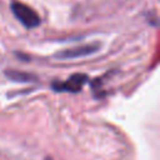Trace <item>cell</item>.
<instances>
[{
    "instance_id": "5b68a950",
    "label": "cell",
    "mask_w": 160,
    "mask_h": 160,
    "mask_svg": "<svg viewBox=\"0 0 160 160\" xmlns=\"http://www.w3.org/2000/svg\"><path fill=\"white\" fill-rule=\"evenodd\" d=\"M45 160H52V159H51V158H49V156H48V158H45Z\"/></svg>"
},
{
    "instance_id": "6da1fadb",
    "label": "cell",
    "mask_w": 160,
    "mask_h": 160,
    "mask_svg": "<svg viewBox=\"0 0 160 160\" xmlns=\"http://www.w3.org/2000/svg\"><path fill=\"white\" fill-rule=\"evenodd\" d=\"M11 11L15 15V18L28 29L36 28L40 24V18H39L38 12L22 2H18V1L12 2Z\"/></svg>"
},
{
    "instance_id": "7a4b0ae2",
    "label": "cell",
    "mask_w": 160,
    "mask_h": 160,
    "mask_svg": "<svg viewBox=\"0 0 160 160\" xmlns=\"http://www.w3.org/2000/svg\"><path fill=\"white\" fill-rule=\"evenodd\" d=\"M88 81V75L85 74H74L65 82H54L52 88L55 91H68V92H78Z\"/></svg>"
},
{
    "instance_id": "3957f363",
    "label": "cell",
    "mask_w": 160,
    "mask_h": 160,
    "mask_svg": "<svg viewBox=\"0 0 160 160\" xmlns=\"http://www.w3.org/2000/svg\"><path fill=\"white\" fill-rule=\"evenodd\" d=\"M99 45L98 44H88V45H80V46H75L71 49H66L62 50L60 52H58L55 56L58 59H62V60H69V59H76V58H81V56H86L90 55L95 51H98Z\"/></svg>"
},
{
    "instance_id": "277c9868",
    "label": "cell",
    "mask_w": 160,
    "mask_h": 160,
    "mask_svg": "<svg viewBox=\"0 0 160 160\" xmlns=\"http://www.w3.org/2000/svg\"><path fill=\"white\" fill-rule=\"evenodd\" d=\"M6 75L14 81H32V79H34L32 75L25 74V72H19V71H8Z\"/></svg>"
}]
</instances>
